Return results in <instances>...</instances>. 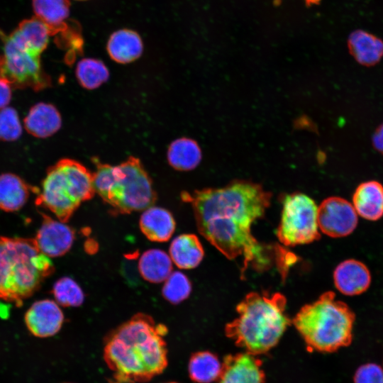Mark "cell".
Returning <instances> with one entry per match:
<instances>
[{
	"label": "cell",
	"mask_w": 383,
	"mask_h": 383,
	"mask_svg": "<svg viewBox=\"0 0 383 383\" xmlns=\"http://www.w3.org/2000/svg\"><path fill=\"white\" fill-rule=\"evenodd\" d=\"M271 197L261 185L244 180L182 194L193 208L200 234L228 259L243 257L242 277L249 265L263 272L272 267V257L291 255L274 254L284 249L262 244L252 234V225L265 215Z\"/></svg>",
	"instance_id": "obj_1"
},
{
	"label": "cell",
	"mask_w": 383,
	"mask_h": 383,
	"mask_svg": "<svg viewBox=\"0 0 383 383\" xmlns=\"http://www.w3.org/2000/svg\"><path fill=\"white\" fill-rule=\"evenodd\" d=\"M167 328L138 313L113 330L104 341V359L121 383H143L167 367Z\"/></svg>",
	"instance_id": "obj_2"
},
{
	"label": "cell",
	"mask_w": 383,
	"mask_h": 383,
	"mask_svg": "<svg viewBox=\"0 0 383 383\" xmlns=\"http://www.w3.org/2000/svg\"><path fill=\"white\" fill-rule=\"evenodd\" d=\"M286 306L287 299L279 292H250L237 305L238 316L226 325V335L245 353H266L292 323Z\"/></svg>",
	"instance_id": "obj_3"
},
{
	"label": "cell",
	"mask_w": 383,
	"mask_h": 383,
	"mask_svg": "<svg viewBox=\"0 0 383 383\" xmlns=\"http://www.w3.org/2000/svg\"><path fill=\"white\" fill-rule=\"evenodd\" d=\"M53 271L34 239L0 237V299L22 304Z\"/></svg>",
	"instance_id": "obj_4"
},
{
	"label": "cell",
	"mask_w": 383,
	"mask_h": 383,
	"mask_svg": "<svg viewBox=\"0 0 383 383\" xmlns=\"http://www.w3.org/2000/svg\"><path fill=\"white\" fill-rule=\"evenodd\" d=\"M355 316L333 292L322 294L315 301L303 306L292 319L307 348L333 353L350 345Z\"/></svg>",
	"instance_id": "obj_5"
},
{
	"label": "cell",
	"mask_w": 383,
	"mask_h": 383,
	"mask_svg": "<svg viewBox=\"0 0 383 383\" xmlns=\"http://www.w3.org/2000/svg\"><path fill=\"white\" fill-rule=\"evenodd\" d=\"M96 167L94 187L102 200L117 213L145 210L155 202L152 180L140 160L131 156L113 166L92 158Z\"/></svg>",
	"instance_id": "obj_6"
},
{
	"label": "cell",
	"mask_w": 383,
	"mask_h": 383,
	"mask_svg": "<svg viewBox=\"0 0 383 383\" xmlns=\"http://www.w3.org/2000/svg\"><path fill=\"white\" fill-rule=\"evenodd\" d=\"M94 194L93 173L79 162L63 158L48 169L35 203L66 223Z\"/></svg>",
	"instance_id": "obj_7"
},
{
	"label": "cell",
	"mask_w": 383,
	"mask_h": 383,
	"mask_svg": "<svg viewBox=\"0 0 383 383\" xmlns=\"http://www.w3.org/2000/svg\"><path fill=\"white\" fill-rule=\"evenodd\" d=\"M3 39L0 79L15 89L30 88L40 91L49 87L51 79L42 67L41 55L26 48L11 35Z\"/></svg>",
	"instance_id": "obj_8"
},
{
	"label": "cell",
	"mask_w": 383,
	"mask_h": 383,
	"mask_svg": "<svg viewBox=\"0 0 383 383\" xmlns=\"http://www.w3.org/2000/svg\"><path fill=\"white\" fill-rule=\"evenodd\" d=\"M277 236L285 247L309 244L321 238L318 206L311 197L303 193L284 196Z\"/></svg>",
	"instance_id": "obj_9"
},
{
	"label": "cell",
	"mask_w": 383,
	"mask_h": 383,
	"mask_svg": "<svg viewBox=\"0 0 383 383\" xmlns=\"http://www.w3.org/2000/svg\"><path fill=\"white\" fill-rule=\"evenodd\" d=\"M358 223L353 204L343 198L331 196L318 206L319 230L331 238H341L351 234Z\"/></svg>",
	"instance_id": "obj_10"
},
{
	"label": "cell",
	"mask_w": 383,
	"mask_h": 383,
	"mask_svg": "<svg viewBox=\"0 0 383 383\" xmlns=\"http://www.w3.org/2000/svg\"><path fill=\"white\" fill-rule=\"evenodd\" d=\"M34 240L42 253L49 257H60L71 248L74 231L65 222L43 214V222Z\"/></svg>",
	"instance_id": "obj_11"
},
{
	"label": "cell",
	"mask_w": 383,
	"mask_h": 383,
	"mask_svg": "<svg viewBox=\"0 0 383 383\" xmlns=\"http://www.w3.org/2000/svg\"><path fill=\"white\" fill-rule=\"evenodd\" d=\"M262 361L248 353L228 355L223 359L217 383H264Z\"/></svg>",
	"instance_id": "obj_12"
},
{
	"label": "cell",
	"mask_w": 383,
	"mask_h": 383,
	"mask_svg": "<svg viewBox=\"0 0 383 383\" xmlns=\"http://www.w3.org/2000/svg\"><path fill=\"white\" fill-rule=\"evenodd\" d=\"M64 322V314L58 304L50 299L39 300L33 303L25 315V323L28 331L38 338L55 335Z\"/></svg>",
	"instance_id": "obj_13"
},
{
	"label": "cell",
	"mask_w": 383,
	"mask_h": 383,
	"mask_svg": "<svg viewBox=\"0 0 383 383\" xmlns=\"http://www.w3.org/2000/svg\"><path fill=\"white\" fill-rule=\"evenodd\" d=\"M372 277L367 267L362 262L349 259L340 262L333 272L336 289L347 296L364 293L370 286Z\"/></svg>",
	"instance_id": "obj_14"
},
{
	"label": "cell",
	"mask_w": 383,
	"mask_h": 383,
	"mask_svg": "<svg viewBox=\"0 0 383 383\" xmlns=\"http://www.w3.org/2000/svg\"><path fill=\"white\" fill-rule=\"evenodd\" d=\"M24 128L31 135L48 138L57 133L62 126V118L57 108L49 103L33 105L23 121Z\"/></svg>",
	"instance_id": "obj_15"
},
{
	"label": "cell",
	"mask_w": 383,
	"mask_h": 383,
	"mask_svg": "<svg viewBox=\"0 0 383 383\" xmlns=\"http://www.w3.org/2000/svg\"><path fill=\"white\" fill-rule=\"evenodd\" d=\"M353 206L357 214L368 221L383 216V185L375 180L360 184L353 195Z\"/></svg>",
	"instance_id": "obj_16"
},
{
	"label": "cell",
	"mask_w": 383,
	"mask_h": 383,
	"mask_svg": "<svg viewBox=\"0 0 383 383\" xmlns=\"http://www.w3.org/2000/svg\"><path fill=\"white\" fill-rule=\"evenodd\" d=\"M140 228L148 239L154 242H166L173 235L176 223L172 214L167 209L150 206L143 211Z\"/></svg>",
	"instance_id": "obj_17"
},
{
	"label": "cell",
	"mask_w": 383,
	"mask_h": 383,
	"mask_svg": "<svg viewBox=\"0 0 383 383\" xmlns=\"http://www.w3.org/2000/svg\"><path fill=\"white\" fill-rule=\"evenodd\" d=\"M38 189L27 184L13 173L0 174V209L13 212L21 209L27 202L30 192Z\"/></svg>",
	"instance_id": "obj_18"
},
{
	"label": "cell",
	"mask_w": 383,
	"mask_h": 383,
	"mask_svg": "<svg viewBox=\"0 0 383 383\" xmlns=\"http://www.w3.org/2000/svg\"><path fill=\"white\" fill-rule=\"evenodd\" d=\"M143 44L140 36L134 30L121 29L113 33L107 43L110 57L118 63L126 64L140 57Z\"/></svg>",
	"instance_id": "obj_19"
},
{
	"label": "cell",
	"mask_w": 383,
	"mask_h": 383,
	"mask_svg": "<svg viewBox=\"0 0 383 383\" xmlns=\"http://www.w3.org/2000/svg\"><path fill=\"white\" fill-rule=\"evenodd\" d=\"M348 47L355 60L364 66H373L383 57V41L362 30H356L349 35Z\"/></svg>",
	"instance_id": "obj_20"
},
{
	"label": "cell",
	"mask_w": 383,
	"mask_h": 383,
	"mask_svg": "<svg viewBox=\"0 0 383 383\" xmlns=\"http://www.w3.org/2000/svg\"><path fill=\"white\" fill-rule=\"evenodd\" d=\"M204 256L201 243L194 234L179 235L172 241L170 246V257L172 262L180 269L196 267Z\"/></svg>",
	"instance_id": "obj_21"
},
{
	"label": "cell",
	"mask_w": 383,
	"mask_h": 383,
	"mask_svg": "<svg viewBox=\"0 0 383 383\" xmlns=\"http://www.w3.org/2000/svg\"><path fill=\"white\" fill-rule=\"evenodd\" d=\"M52 34L51 28L35 16L22 21L11 35L28 50L41 55Z\"/></svg>",
	"instance_id": "obj_22"
},
{
	"label": "cell",
	"mask_w": 383,
	"mask_h": 383,
	"mask_svg": "<svg viewBox=\"0 0 383 383\" xmlns=\"http://www.w3.org/2000/svg\"><path fill=\"white\" fill-rule=\"evenodd\" d=\"M138 270L142 277L150 283H160L172 272V261L165 252L150 249L141 255Z\"/></svg>",
	"instance_id": "obj_23"
},
{
	"label": "cell",
	"mask_w": 383,
	"mask_h": 383,
	"mask_svg": "<svg viewBox=\"0 0 383 383\" xmlns=\"http://www.w3.org/2000/svg\"><path fill=\"white\" fill-rule=\"evenodd\" d=\"M167 160L177 170H192L201 160V150L195 140L188 138H180L170 145Z\"/></svg>",
	"instance_id": "obj_24"
},
{
	"label": "cell",
	"mask_w": 383,
	"mask_h": 383,
	"mask_svg": "<svg viewBox=\"0 0 383 383\" xmlns=\"http://www.w3.org/2000/svg\"><path fill=\"white\" fill-rule=\"evenodd\" d=\"M222 363L209 351L193 353L189 360L188 372L190 379L197 383H211L218 379Z\"/></svg>",
	"instance_id": "obj_25"
},
{
	"label": "cell",
	"mask_w": 383,
	"mask_h": 383,
	"mask_svg": "<svg viewBox=\"0 0 383 383\" xmlns=\"http://www.w3.org/2000/svg\"><path fill=\"white\" fill-rule=\"evenodd\" d=\"M69 0H33L35 16L45 22L55 34L60 31L70 13Z\"/></svg>",
	"instance_id": "obj_26"
},
{
	"label": "cell",
	"mask_w": 383,
	"mask_h": 383,
	"mask_svg": "<svg viewBox=\"0 0 383 383\" xmlns=\"http://www.w3.org/2000/svg\"><path fill=\"white\" fill-rule=\"evenodd\" d=\"M75 74L79 84L87 89H94L106 82L109 72L101 60L84 58L77 65Z\"/></svg>",
	"instance_id": "obj_27"
},
{
	"label": "cell",
	"mask_w": 383,
	"mask_h": 383,
	"mask_svg": "<svg viewBox=\"0 0 383 383\" xmlns=\"http://www.w3.org/2000/svg\"><path fill=\"white\" fill-rule=\"evenodd\" d=\"M56 301L62 306H79L84 299V294L79 285L72 278L59 279L52 287Z\"/></svg>",
	"instance_id": "obj_28"
},
{
	"label": "cell",
	"mask_w": 383,
	"mask_h": 383,
	"mask_svg": "<svg viewBox=\"0 0 383 383\" xmlns=\"http://www.w3.org/2000/svg\"><path fill=\"white\" fill-rule=\"evenodd\" d=\"M192 291V284L188 277L181 272H173L165 281L162 287L164 298L173 304L187 299Z\"/></svg>",
	"instance_id": "obj_29"
},
{
	"label": "cell",
	"mask_w": 383,
	"mask_h": 383,
	"mask_svg": "<svg viewBox=\"0 0 383 383\" xmlns=\"http://www.w3.org/2000/svg\"><path fill=\"white\" fill-rule=\"evenodd\" d=\"M22 131L16 110L9 106L0 109V140L15 141L21 137Z\"/></svg>",
	"instance_id": "obj_30"
},
{
	"label": "cell",
	"mask_w": 383,
	"mask_h": 383,
	"mask_svg": "<svg viewBox=\"0 0 383 383\" xmlns=\"http://www.w3.org/2000/svg\"><path fill=\"white\" fill-rule=\"evenodd\" d=\"M353 383H383V368L374 362L362 364L354 374Z\"/></svg>",
	"instance_id": "obj_31"
},
{
	"label": "cell",
	"mask_w": 383,
	"mask_h": 383,
	"mask_svg": "<svg viewBox=\"0 0 383 383\" xmlns=\"http://www.w3.org/2000/svg\"><path fill=\"white\" fill-rule=\"evenodd\" d=\"M11 87L5 81L0 79V109L9 104L12 98Z\"/></svg>",
	"instance_id": "obj_32"
},
{
	"label": "cell",
	"mask_w": 383,
	"mask_h": 383,
	"mask_svg": "<svg viewBox=\"0 0 383 383\" xmlns=\"http://www.w3.org/2000/svg\"><path fill=\"white\" fill-rule=\"evenodd\" d=\"M372 142L374 148L383 154V123L376 128L372 138Z\"/></svg>",
	"instance_id": "obj_33"
},
{
	"label": "cell",
	"mask_w": 383,
	"mask_h": 383,
	"mask_svg": "<svg viewBox=\"0 0 383 383\" xmlns=\"http://www.w3.org/2000/svg\"><path fill=\"white\" fill-rule=\"evenodd\" d=\"M168 383H177V382H168Z\"/></svg>",
	"instance_id": "obj_34"
},
{
	"label": "cell",
	"mask_w": 383,
	"mask_h": 383,
	"mask_svg": "<svg viewBox=\"0 0 383 383\" xmlns=\"http://www.w3.org/2000/svg\"><path fill=\"white\" fill-rule=\"evenodd\" d=\"M80 1H83V0H80Z\"/></svg>",
	"instance_id": "obj_35"
}]
</instances>
